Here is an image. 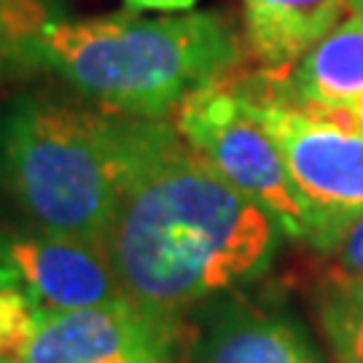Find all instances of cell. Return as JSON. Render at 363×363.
<instances>
[{
  "instance_id": "8fae6325",
  "label": "cell",
  "mask_w": 363,
  "mask_h": 363,
  "mask_svg": "<svg viewBox=\"0 0 363 363\" xmlns=\"http://www.w3.org/2000/svg\"><path fill=\"white\" fill-rule=\"evenodd\" d=\"M318 318L337 363H363V288L328 277L318 296Z\"/></svg>"
},
{
  "instance_id": "7a4b0ae2",
  "label": "cell",
  "mask_w": 363,
  "mask_h": 363,
  "mask_svg": "<svg viewBox=\"0 0 363 363\" xmlns=\"http://www.w3.org/2000/svg\"><path fill=\"white\" fill-rule=\"evenodd\" d=\"M242 40L220 13L70 19L57 11L9 70H49L108 113L162 118L199 84L242 65Z\"/></svg>"
},
{
  "instance_id": "5b68a950",
  "label": "cell",
  "mask_w": 363,
  "mask_h": 363,
  "mask_svg": "<svg viewBox=\"0 0 363 363\" xmlns=\"http://www.w3.org/2000/svg\"><path fill=\"white\" fill-rule=\"evenodd\" d=\"M250 103L318 220L312 247L325 253L339 229L363 213V127L288 103L267 70L250 73Z\"/></svg>"
},
{
  "instance_id": "7c38bea8",
  "label": "cell",
  "mask_w": 363,
  "mask_h": 363,
  "mask_svg": "<svg viewBox=\"0 0 363 363\" xmlns=\"http://www.w3.org/2000/svg\"><path fill=\"white\" fill-rule=\"evenodd\" d=\"M323 256L331 261L328 277L363 288V213L339 229Z\"/></svg>"
},
{
  "instance_id": "30bf717a",
  "label": "cell",
  "mask_w": 363,
  "mask_h": 363,
  "mask_svg": "<svg viewBox=\"0 0 363 363\" xmlns=\"http://www.w3.org/2000/svg\"><path fill=\"white\" fill-rule=\"evenodd\" d=\"M350 13V0H242L247 52L286 76Z\"/></svg>"
},
{
  "instance_id": "4fadbf2b",
  "label": "cell",
  "mask_w": 363,
  "mask_h": 363,
  "mask_svg": "<svg viewBox=\"0 0 363 363\" xmlns=\"http://www.w3.org/2000/svg\"><path fill=\"white\" fill-rule=\"evenodd\" d=\"M199 0H124L127 11L140 13V11H191Z\"/></svg>"
},
{
  "instance_id": "277c9868",
  "label": "cell",
  "mask_w": 363,
  "mask_h": 363,
  "mask_svg": "<svg viewBox=\"0 0 363 363\" xmlns=\"http://www.w3.org/2000/svg\"><path fill=\"white\" fill-rule=\"evenodd\" d=\"M169 124L196 154L247 199L267 210L280 232L315 245L318 220L286 169L283 154L250 103V73L234 67L183 97Z\"/></svg>"
},
{
  "instance_id": "5bb4252c",
  "label": "cell",
  "mask_w": 363,
  "mask_h": 363,
  "mask_svg": "<svg viewBox=\"0 0 363 363\" xmlns=\"http://www.w3.org/2000/svg\"><path fill=\"white\" fill-rule=\"evenodd\" d=\"M13 283H19L16 272H13L11 267H6V264L0 261V298H3V294H6V288L13 286Z\"/></svg>"
},
{
  "instance_id": "52a82bcc",
  "label": "cell",
  "mask_w": 363,
  "mask_h": 363,
  "mask_svg": "<svg viewBox=\"0 0 363 363\" xmlns=\"http://www.w3.org/2000/svg\"><path fill=\"white\" fill-rule=\"evenodd\" d=\"M0 261L16 272L40 312H70L127 298L105 245L97 240L38 226L3 232Z\"/></svg>"
},
{
  "instance_id": "8992f818",
  "label": "cell",
  "mask_w": 363,
  "mask_h": 363,
  "mask_svg": "<svg viewBox=\"0 0 363 363\" xmlns=\"http://www.w3.org/2000/svg\"><path fill=\"white\" fill-rule=\"evenodd\" d=\"M178 318L132 298L70 312H40L19 363H175Z\"/></svg>"
},
{
  "instance_id": "6da1fadb",
  "label": "cell",
  "mask_w": 363,
  "mask_h": 363,
  "mask_svg": "<svg viewBox=\"0 0 363 363\" xmlns=\"http://www.w3.org/2000/svg\"><path fill=\"white\" fill-rule=\"evenodd\" d=\"M277 220L220 178L164 118H135L130 167L103 245L124 296L178 318L259 280Z\"/></svg>"
},
{
  "instance_id": "ba28073f",
  "label": "cell",
  "mask_w": 363,
  "mask_h": 363,
  "mask_svg": "<svg viewBox=\"0 0 363 363\" xmlns=\"http://www.w3.org/2000/svg\"><path fill=\"white\" fill-rule=\"evenodd\" d=\"M269 78L288 103L363 127V13H350L291 73Z\"/></svg>"
},
{
  "instance_id": "9a60e30c",
  "label": "cell",
  "mask_w": 363,
  "mask_h": 363,
  "mask_svg": "<svg viewBox=\"0 0 363 363\" xmlns=\"http://www.w3.org/2000/svg\"><path fill=\"white\" fill-rule=\"evenodd\" d=\"M350 11L352 13H363V0H350Z\"/></svg>"
},
{
  "instance_id": "9c48e42d",
  "label": "cell",
  "mask_w": 363,
  "mask_h": 363,
  "mask_svg": "<svg viewBox=\"0 0 363 363\" xmlns=\"http://www.w3.org/2000/svg\"><path fill=\"white\" fill-rule=\"evenodd\" d=\"M191 363H320L296 320L247 301H220L205 315Z\"/></svg>"
},
{
  "instance_id": "3957f363",
  "label": "cell",
  "mask_w": 363,
  "mask_h": 363,
  "mask_svg": "<svg viewBox=\"0 0 363 363\" xmlns=\"http://www.w3.org/2000/svg\"><path fill=\"white\" fill-rule=\"evenodd\" d=\"M135 118L52 97L0 108V191L38 229L103 242L127 178Z\"/></svg>"
}]
</instances>
